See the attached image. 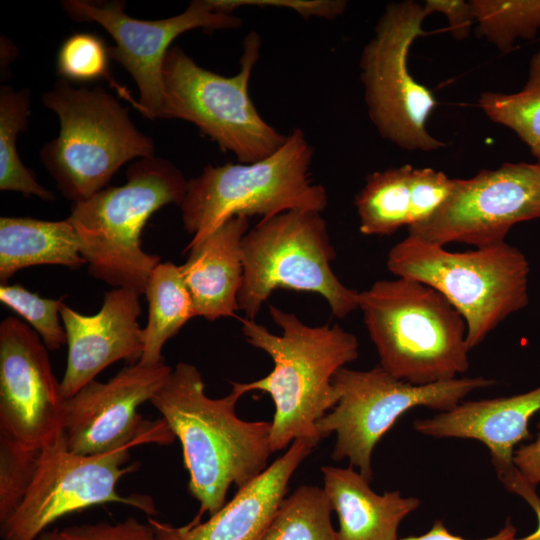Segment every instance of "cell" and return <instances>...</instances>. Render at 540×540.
<instances>
[{
	"instance_id": "obj_13",
	"label": "cell",
	"mask_w": 540,
	"mask_h": 540,
	"mask_svg": "<svg viewBox=\"0 0 540 540\" xmlns=\"http://www.w3.org/2000/svg\"><path fill=\"white\" fill-rule=\"evenodd\" d=\"M172 370L164 360L137 362L106 382L87 383L65 400L67 448L79 455H98L141 444H171L176 437L164 419H146L137 409L152 399Z\"/></svg>"
},
{
	"instance_id": "obj_12",
	"label": "cell",
	"mask_w": 540,
	"mask_h": 540,
	"mask_svg": "<svg viewBox=\"0 0 540 540\" xmlns=\"http://www.w3.org/2000/svg\"><path fill=\"white\" fill-rule=\"evenodd\" d=\"M130 447L98 455H79L66 445L64 434L41 449L33 482L14 513L0 523L2 540H36L59 518L105 503H120L148 516L157 510L150 496L117 492L119 480L139 467L125 466Z\"/></svg>"
},
{
	"instance_id": "obj_35",
	"label": "cell",
	"mask_w": 540,
	"mask_h": 540,
	"mask_svg": "<svg viewBox=\"0 0 540 540\" xmlns=\"http://www.w3.org/2000/svg\"><path fill=\"white\" fill-rule=\"evenodd\" d=\"M427 15L442 13L447 17L452 36L461 40L466 38L475 23L472 7L469 1L463 0H427L423 6Z\"/></svg>"
},
{
	"instance_id": "obj_33",
	"label": "cell",
	"mask_w": 540,
	"mask_h": 540,
	"mask_svg": "<svg viewBox=\"0 0 540 540\" xmlns=\"http://www.w3.org/2000/svg\"><path fill=\"white\" fill-rule=\"evenodd\" d=\"M151 525L135 517L124 521L69 526L58 530L57 540H154Z\"/></svg>"
},
{
	"instance_id": "obj_7",
	"label": "cell",
	"mask_w": 540,
	"mask_h": 540,
	"mask_svg": "<svg viewBox=\"0 0 540 540\" xmlns=\"http://www.w3.org/2000/svg\"><path fill=\"white\" fill-rule=\"evenodd\" d=\"M42 102L56 113L60 130L43 146L40 158L58 190L73 203L106 188L126 162L155 156L153 140L102 87L74 88L60 79Z\"/></svg>"
},
{
	"instance_id": "obj_16",
	"label": "cell",
	"mask_w": 540,
	"mask_h": 540,
	"mask_svg": "<svg viewBox=\"0 0 540 540\" xmlns=\"http://www.w3.org/2000/svg\"><path fill=\"white\" fill-rule=\"evenodd\" d=\"M40 336L20 319L0 324V432L42 449L63 434L65 398Z\"/></svg>"
},
{
	"instance_id": "obj_23",
	"label": "cell",
	"mask_w": 540,
	"mask_h": 540,
	"mask_svg": "<svg viewBox=\"0 0 540 540\" xmlns=\"http://www.w3.org/2000/svg\"><path fill=\"white\" fill-rule=\"evenodd\" d=\"M148 302V320L143 328L144 349L139 362L156 364L163 361L162 349L193 317H196L192 296L180 266L160 262L151 271L144 290Z\"/></svg>"
},
{
	"instance_id": "obj_21",
	"label": "cell",
	"mask_w": 540,
	"mask_h": 540,
	"mask_svg": "<svg viewBox=\"0 0 540 540\" xmlns=\"http://www.w3.org/2000/svg\"><path fill=\"white\" fill-rule=\"evenodd\" d=\"M324 491L339 521L338 540H398L402 520L420 501L400 491L377 494L352 466H322Z\"/></svg>"
},
{
	"instance_id": "obj_31",
	"label": "cell",
	"mask_w": 540,
	"mask_h": 540,
	"mask_svg": "<svg viewBox=\"0 0 540 540\" xmlns=\"http://www.w3.org/2000/svg\"><path fill=\"white\" fill-rule=\"evenodd\" d=\"M0 301L28 322L48 350L67 344L60 315L65 304L62 299L43 298L20 284H4L0 286Z\"/></svg>"
},
{
	"instance_id": "obj_15",
	"label": "cell",
	"mask_w": 540,
	"mask_h": 540,
	"mask_svg": "<svg viewBox=\"0 0 540 540\" xmlns=\"http://www.w3.org/2000/svg\"><path fill=\"white\" fill-rule=\"evenodd\" d=\"M62 6L73 20L96 22L112 36L115 45L108 47L109 57L130 73L139 91L141 114L149 119L164 116L162 70L173 40L192 29L222 30L241 25L240 18L214 9L210 0H193L184 12L160 20L130 17L122 0H66Z\"/></svg>"
},
{
	"instance_id": "obj_30",
	"label": "cell",
	"mask_w": 540,
	"mask_h": 540,
	"mask_svg": "<svg viewBox=\"0 0 540 540\" xmlns=\"http://www.w3.org/2000/svg\"><path fill=\"white\" fill-rule=\"evenodd\" d=\"M41 458V449L20 444L0 432V523L8 519L26 496Z\"/></svg>"
},
{
	"instance_id": "obj_36",
	"label": "cell",
	"mask_w": 540,
	"mask_h": 540,
	"mask_svg": "<svg viewBox=\"0 0 540 540\" xmlns=\"http://www.w3.org/2000/svg\"><path fill=\"white\" fill-rule=\"evenodd\" d=\"M499 480L507 490L522 497L531 506L537 517V528L532 533L514 540H540V497L535 486L529 483L517 468Z\"/></svg>"
},
{
	"instance_id": "obj_20",
	"label": "cell",
	"mask_w": 540,
	"mask_h": 540,
	"mask_svg": "<svg viewBox=\"0 0 540 540\" xmlns=\"http://www.w3.org/2000/svg\"><path fill=\"white\" fill-rule=\"evenodd\" d=\"M248 230L249 218L234 216L187 251L180 270L196 316L209 321L235 317L243 280L242 241Z\"/></svg>"
},
{
	"instance_id": "obj_27",
	"label": "cell",
	"mask_w": 540,
	"mask_h": 540,
	"mask_svg": "<svg viewBox=\"0 0 540 540\" xmlns=\"http://www.w3.org/2000/svg\"><path fill=\"white\" fill-rule=\"evenodd\" d=\"M478 105L493 122L513 130L540 162V50L530 60L523 89L515 93L484 92Z\"/></svg>"
},
{
	"instance_id": "obj_34",
	"label": "cell",
	"mask_w": 540,
	"mask_h": 540,
	"mask_svg": "<svg viewBox=\"0 0 540 540\" xmlns=\"http://www.w3.org/2000/svg\"><path fill=\"white\" fill-rule=\"evenodd\" d=\"M222 12L232 13L241 6L279 7L298 12L304 18L318 17L333 20L347 7L342 0H210Z\"/></svg>"
},
{
	"instance_id": "obj_28",
	"label": "cell",
	"mask_w": 540,
	"mask_h": 540,
	"mask_svg": "<svg viewBox=\"0 0 540 540\" xmlns=\"http://www.w3.org/2000/svg\"><path fill=\"white\" fill-rule=\"evenodd\" d=\"M476 32L499 51L509 52L517 39L540 30V0H471Z\"/></svg>"
},
{
	"instance_id": "obj_3",
	"label": "cell",
	"mask_w": 540,
	"mask_h": 540,
	"mask_svg": "<svg viewBox=\"0 0 540 540\" xmlns=\"http://www.w3.org/2000/svg\"><path fill=\"white\" fill-rule=\"evenodd\" d=\"M358 309L379 365L395 378L427 385L468 370L465 319L427 284L403 277L376 281L359 292Z\"/></svg>"
},
{
	"instance_id": "obj_11",
	"label": "cell",
	"mask_w": 540,
	"mask_h": 540,
	"mask_svg": "<svg viewBox=\"0 0 540 540\" xmlns=\"http://www.w3.org/2000/svg\"><path fill=\"white\" fill-rule=\"evenodd\" d=\"M427 16L423 5L412 0L388 4L359 64L370 120L384 139L410 151L445 146L426 128L436 98L408 68L410 48L425 34L422 24Z\"/></svg>"
},
{
	"instance_id": "obj_4",
	"label": "cell",
	"mask_w": 540,
	"mask_h": 540,
	"mask_svg": "<svg viewBox=\"0 0 540 540\" xmlns=\"http://www.w3.org/2000/svg\"><path fill=\"white\" fill-rule=\"evenodd\" d=\"M126 178L122 186L106 187L73 203L67 219L79 236L88 273L142 295L151 271L161 262L142 249V230L163 206L181 205L188 180L173 163L156 156L131 164Z\"/></svg>"
},
{
	"instance_id": "obj_19",
	"label": "cell",
	"mask_w": 540,
	"mask_h": 540,
	"mask_svg": "<svg viewBox=\"0 0 540 540\" xmlns=\"http://www.w3.org/2000/svg\"><path fill=\"white\" fill-rule=\"evenodd\" d=\"M540 411V386L511 397L460 402L429 419L414 421V429L436 438L482 442L491 453L498 478L513 471L514 447L530 438L529 421Z\"/></svg>"
},
{
	"instance_id": "obj_14",
	"label": "cell",
	"mask_w": 540,
	"mask_h": 540,
	"mask_svg": "<svg viewBox=\"0 0 540 540\" xmlns=\"http://www.w3.org/2000/svg\"><path fill=\"white\" fill-rule=\"evenodd\" d=\"M540 218V162L504 163L468 179H455L446 202L408 234L445 246L475 248L505 241L510 229Z\"/></svg>"
},
{
	"instance_id": "obj_26",
	"label": "cell",
	"mask_w": 540,
	"mask_h": 540,
	"mask_svg": "<svg viewBox=\"0 0 540 540\" xmlns=\"http://www.w3.org/2000/svg\"><path fill=\"white\" fill-rule=\"evenodd\" d=\"M332 511L323 488L302 485L282 500L262 540H338Z\"/></svg>"
},
{
	"instance_id": "obj_25",
	"label": "cell",
	"mask_w": 540,
	"mask_h": 540,
	"mask_svg": "<svg viewBox=\"0 0 540 540\" xmlns=\"http://www.w3.org/2000/svg\"><path fill=\"white\" fill-rule=\"evenodd\" d=\"M30 116V92L2 85L0 89V190L34 195L51 201L55 194L40 185L16 150V139L25 131Z\"/></svg>"
},
{
	"instance_id": "obj_37",
	"label": "cell",
	"mask_w": 540,
	"mask_h": 540,
	"mask_svg": "<svg viewBox=\"0 0 540 540\" xmlns=\"http://www.w3.org/2000/svg\"><path fill=\"white\" fill-rule=\"evenodd\" d=\"M536 439L514 452V464L532 485L540 483V422Z\"/></svg>"
},
{
	"instance_id": "obj_10",
	"label": "cell",
	"mask_w": 540,
	"mask_h": 540,
	"mask_svg": "<svg viewBox=\"0 0 540 540\" xmlns=\"http://www.w3.org/2000/svg\"><path fill=\"white\" fill-rule=\"evenodd\" d=\"M332 383L339 400L316 423L320 439L336 433L332 459L347 458L370 482L371 456L384 434L408 410L419 406L449 411L477 389L496 383L484 377H461L427 385L397 379L379 364L366 371L339 369Z\"/></svg>"
},
{
	"instance_id": "obj_24",
	"label": "cell",
	"mask_w": 540,
	"mask_h": 540,
	"mask_svg": "<svg viewBox=\"0 0 540 540\" xmlns=\"http://www.w3.org/2000/svg\"><path fill=\"white\" fill-rule=\"evenodd\" d=\"M413 166L376 171L355 197L359 230L367 236H389L410 226V177Z\"/></svg>"
},
{
	"instance_id": "obj_6",
	"label": "cell",
	"mask_w": 540,
	"mask_h": 540,
	"mask_svg": "<svg viewBox=\"0 0 540 540\" xmlns=\"http://www.w3.org/2000/svg\"><path fill=\"white\" fill-rule=\"evenodd\" d=\"M386 265L396 277L434 288L461 313L469 350L529 303V262L506 241L452 252L408 234L390 249Z\"/></svg>"
},
{
	"instance_id": "obj_5",
	"label": "cell",
	"mask_w": 540,
	"mask_h": 540,
	"mask_svg": "<svg viewBox=\"0 0 540 540\" xmlns=\"http://www.w3.org/2000/svg\"><path fill=\"white\" fill-rule=\"evenodd\" d=\"M313 147L300 128L271 155L252 163L207 165L187 181L179 206L184 229L193 234L186 253L234 216L268 219L291 210L323 212L326 189L312 182Z\"/></svg>"
},
{
	"instance_id": "obj_32",
	"label": "cell",
	"mask_w": 540,
	"mask_h": 540,
	"mask_svg": "<svg viewBox=\"0 0 540 540\" xmlns=\"http://www.w3.org/2000/svg\"><path fill=\"white\" fill-rule=\"evenodd\" d=\"M455 179L432 168H414L410 177V226L431 218L453 191ZM408 227V228H409Z\"/></svg>"
},
{
	"instance_id": "obj_38",
	"label": "cell",
	"mask_w": 540,
	"mask_h": 540,
	"mask_svg": "<svg viewBox=\"0 0 540 540\" xmlns=\"http://www.w3.org/2000/svg\"><path fill=\"white\" fill-rule=\"evenodd\" d=\"M516 529L510 520L494 535L480 540H514ZM398 540H468L450 533L441 520H436L431 529L420 536H409Z\"/></svg>"
},
{
	"instance_id": "obj_18",
	"label": "cell",
	"mask_w": 540,
	"mask_h": 540,
	"mask_svg": "<svg viewBox=\"0 0 540 540\" xmlns=\"http://www.w3.org/2000/svg\"><path fill=\"white\" fill-rule=\"evenodd\" d=\"M317 442L300 438L205 522L194 518L184 526H174L148 516L154 540H262L288 483Z\"/></svg>"
},
{
	"instance_id": "obj_17",
	"label": "cell",
	"mask_w": 540,
	"mask_h": 540,
	"mask_svg": "<svg viewBox=\"0 0 540 540\" xmlns=\"http://www.w3.org/2000/svg\"><path fill=\"white\" fill-rule=\"evenodd\" d=\"M140 295L127 288L106 291L101 309L83 315L66 304L61 308L68 355L60 382L65 399L72 397L106 367L119 360L139 362L143 349Z\"/></svg>"
},
{
	"instance_id": "obj_1",
	"label": "cell",
	"mask_w": 540,
	"mask_h": 540,
	"mask_svg": "<svg viewBox=\"0 0 540 540\" xmlns=\"http://www.w3.org/2000/svg\"><path fill=\"white\" fill-rule=\"evenodd\" d=\"M241 396L232 388L208 397L199 370L179 362L150 400L181 443L188 490L200 503L196 519L216 513L232 485L244 487L269 466L271 422L240 419Z\"/></svg>"
},
{
	"instance_id": "obj_29",
	"label": "cell",
	"mask_w": 540,
	"mask_h": 540,
	"mask_svg": "<svg viewBox=\"0 0 540 540\" xmlns=\"http://www.w3.org/2000/svg\"><path fill=\"white\" fill-rule=\"evenodd\" d=\"M109 53L105 42L93 33H75L61 45L57 55V71L62 79L89 82L104 79L120 97L141 113V106L130 91L118 83L109 71Z\"/></svg>"
},
{
	"instance_id": "obj_8",
	"label": "cell",
	"mask_w": 540,
	"mask_h": 540,
	"mask_svg": "<svg viewBox=\"0 0 540 540\" xmlns=\"http://www.w3.org/2000/svg\"><path fill=\"white\" fill-rule=\"evenodd\" d=\"M336 255L321 212L291 210L261 221L242 241L243 280L237 301L255 320L279 288L321 295L340 319L358 309L359 291L334 274Z\"/></svg>"
},
{
	"instance_id": "obj_39",
	"label": "cell",
	"mask_w": 540,
	"mask_h": 540,
	"mask_svg": "<svg viewBox=\"0 0 540 540\" xmlns=\"http://www.w3.org/2000/svg\"><path fill=\"white\" fill-rule=\"evenodd\" d=\"M57 535H58V529H53L51 531H48V532H43L40 536H39V540H57Z\"/></svg>"
},
{
	"instance_id": "obj_9",
	"label": "cell",
	"mask_w": 540,
	"mask_h": 540,
	"mask_svg": "<svg viewBox=\"0 0 540 540\" xmlns=\"http://www.w3.org/2000/svg\"><path fill=\"white\" fill-rule=\"evenodd\" d=\"M260 36L246 35L240 70L223 76L199 66L179 46H171L163 62L164 119L176 118L196 125L238 162L261 160L286 141L258 113L249 96V81L259 60Z\"/></svg>"
},
{
	"instance_id": "obj_2",
	"label": "cell",
	"mask_w": 540,
	"mask_h": 540,
	"mask_svg": "<svg viewBox=\"0 0 540 540\" xmlns=\"http://www.w3.org/2000/svg\"><path fill=\"white\" fill-rule=\"evenodd\" d=\"M269 312L282 330L280 335L255 320L240 321L247 343L266 352L274 368L261 379L232 382V388L242 395L259 390L271 396L275 406L270 434L272 452L300 438L319 443L316 423L339 400L333 376L358 358L359 342L338 324L309 326L294 313L274 305H269Z\"/></svg>"
},
{
	"instance_id": "obj_22",
	"label": "cell",
	"mask_w": 540,
	"mask_h": 540,
	"mask_svg": "<svg viewBox=\"0 0 540 540\" xmlns=\"http://www.w3.org/2000/svg\"><path fill=\"white\" fill-rule=\"evenodd\" d=\"M85 264L79 236L68 219L0 218L1 285L26 267L59 265L78 269Z\"/></svg>"
}]
</instances>
